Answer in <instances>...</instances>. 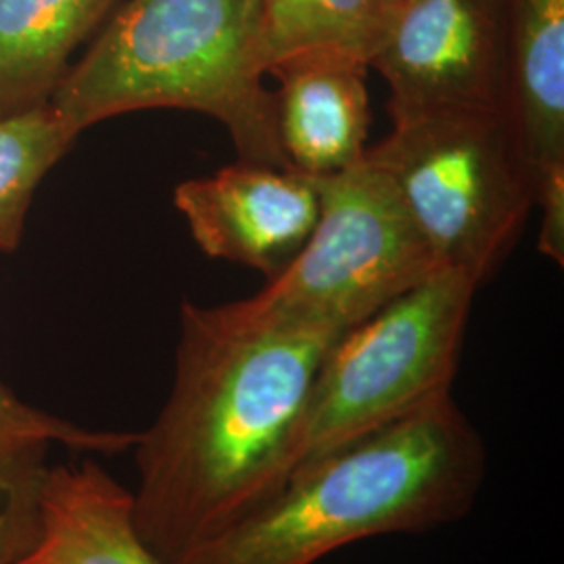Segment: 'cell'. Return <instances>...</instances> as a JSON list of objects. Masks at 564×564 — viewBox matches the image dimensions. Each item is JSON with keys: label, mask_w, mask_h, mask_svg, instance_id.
Segmentation results:
<instances>
[{"label": "cell", "mask_w": 564, "mask_h": 564, "mask_svg": "<svg viewBox=\"0 0 564 564\" xmlns=\"http://www.w3.org/2000/svg\"><path fill=\"white\" fill-rule=\"evenodd\" d=\"M339 330L245 324L182 302L174 384L134 444L132 519L170 564L268 498Z\"/></svg>", "instance_id": "cell-1"}, {"label": "cell", "mask_w": 564, "mask_h": 564, "mask_svg": "<svg viewBox=\"0 0 564 564\" xmlns=\"http://www.w3.org/2000/svg\"><path fill=\"white\" fill-rule=\"evenodd\" d=\"M487 447L452 393L305 464L260 505L170 564H316L379 535L464 519Z\"/></svg>", "instance_id": "cell-2"}, {"label": "cell", "mask_w": 564, "mask_h": 564, "mask_svg": "<svg viewBox=\"0 0 564 564\" xmlns=\"http://www.w3.org/2000/svg\"><path fill=\"white\" fill-rule=\"evenodd\" d=\"M263 76L260 0H128L48 105L76 134L128 111H199L242 162L293 170Z\"/></svg>", "instance_id": "cell-3"}, {"label": "cell", "mask_w": 564, "mask_h": 564, "mask_svg": "<svg viewBox=\"0 0 564 564\" xmlns=\"http://www.w3.org/2000/svg\"><path fill=\"white\" fill-rule=\"evenodd\" d=\"M477 289L463 270L442 268L343 330L318 366L270 494L305 464L452 393Z\"/></svg>", "instance_id": "cell-4"}, {"label": "cell", "mask_w": 564, "mask_h": 564, "mask_svg": "<svg viewBox=\"0 0 564 564\" xmlns=\"http://www.w3.org/2000/svg\"><path fill=\"white\" fill-rule=\"evenodd\" d=\"M444 268L481 286L523 232L535 184L500 109H445L393 120L366 151Z\"/></svg>", "instance_id": "cell-5"}, {"label": "cell", "mask_w": 564, "mask_h": 564, "mask_svg": "<svg viewBox=\"0 0 564 564\" xmlns=\"http://www.w3.org/2000/svg\"><path fill=\"white\" fill-rule=\"evenodd\" d=\"M314 181L321 214L310 239L260 293L224 303L232 321L343 333L444 268L387 174L366 155Z\"/></svg>", "instance_id": "cell-6"}, {"label": "cell", "mask_w": 564, "mask_h": 564, "mask_svg": "<svg viewBox=\"0 0 564 564\" xmlns=\"http://www.w3.org/2000/svg\"><path fill=\"white\" fill-rule=\"evenodd\" d=\"M370 67L391 90V120L445 109L502 111V0H408Z\"/></svg>", "instance_id": "cell-7"}, {"label": "cell", "mask_w": 564, "mask_h": 564, "mask_svg": "<svg viewBox=\"0 0 564 564\" xmlns=\"http://www.w3.org/2000/svg\"><path fill=\"white\" fill-rule=\"evenodd\" d=\"M174 203L205 256L253 268L268 281L297 258L321 214L312 176L242 160L182 182Z\"/></svg>", "instance_id": "cell-8"}, {"label": "cell", "mask_w": 564, "mask_h": 564, "mask_svg": "<svg viewBox=\"0 0 564 564\" xmlns=\"http://www.w3.org/2000/svg\"><path fill=\"white\" fill-rule=\"evenodd\" d=\"M502 113L535 184L540 251L564 263V0H502Z\"/></svg>", "instance_id": "cell-9"}, {"label": "cell", "mask_w": 564, "mask_h": 564, "mask_svg": "<svg viewBox=\"0 0 564 564\" xmlns=\"http://www.w3.org/2000/svg\"><path fill=\"white\" fill-rule=\"evenodd\" d=\"M366 69L351 61L303 59L270 72L281 84L274 118L293 170L323 178L362 162L370 128Z\"/></svg>", "instance_id": "cell-10"}, {"label": "cell", "mask_w": 564, "mask_h": 564, "mask_svg": "<svg viewBox=\"0 0 564 564\" xmlns=\"http://www.w3.org/2000/svg\"><path fill=\"white\" fill-rule=\"evenodd\" d=\"M13 564H163L132 519V491L93 460L46 468L39 531Z\"/></svg>", "instance_id": "cell-11"}, {"label": "cell", "mask_w": 564, "mask_h": 564, "mask_svg": "<svg viewBox=\"0 0 564 564\" xmlns=\"http://www.w3.org/2000/svg\"><path fill=\"white\" fill-rule=\"evenodd\" d=\"M116 0H0V118L46 105Z\"/></svg>", "instance_id": "cell-12"}, {"label": "cell", "mask_w": 564, "mask_h": 564, "mask_svg": "<svg viewBox=\"0 0 564 564\" xmlns=\"http://www.w3.org/2000/svg\"><path fill=\"white\" fill-rule=\"evenodd\" d=\"M393 13L383 0H260L265 76L286 63L341 59L370 67Z\"/></svg>", "instance_id": "cell-13"}, {"label": "cell", "mask_w": 564, "mask_h": 564, "mask_svg": "<svg viewBox=\"0 0 564 564\" xmlns=\"http://www.w3.org/2000/svg\"><path fill=\"white\" fill-rule=\"evenodd\" d=\"M76 139L48 102L0 118V251L18 249L36 186Z\"/></svg>", "instance_id": "cell-14"}, {"label": "cell", "mask_w": 564, "mask_h": 564, "mask_svg": "<svg viewBox=\"0 0 564 564\" xmlns=\"http://www.w3.org/2000/svg\"><path fill=\"white\" fill-rule=\"evenodd\" d=\"M137 440L139 433L130 431H93L61 421L21 402L0 383V477L4 479L42 477L51 445L111 456L132 449Z\"/></svg>", "instance_id": "cell-15"}, {"label": "cell", "mask_w": 564, "mask_h": 564, "mask_svg": "<svg viewBox=\"0 0 564 564\" xmlns=\"http://www.w3.org/2000/svg\"><path fill=\"white\" fill-rule=\"evenodd\" d=\"M42 477H0V564L15 563L36 538Z\"/></svg>", "instance_id": "cell-16"}, {"label": "cell", "mask_w": 564, "mask_h": 564, "mask_svg": "<svg viewBox=\"0 0 564 564\" xmlns=\"http://www.w3.org/2000/svg\"><path fill=\"white\" fill-rule=\"evenodd\" d=\"M405 2H408V0H383L384 7H387V9H389L393 15L400 11V7L405 4Z\"/></svg>", "instance_id": "cell-17"}]
</instances>
